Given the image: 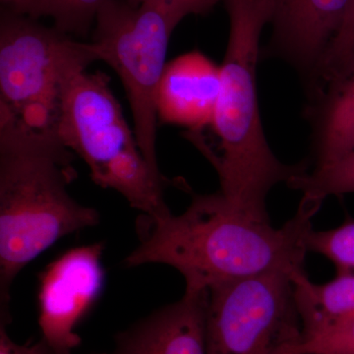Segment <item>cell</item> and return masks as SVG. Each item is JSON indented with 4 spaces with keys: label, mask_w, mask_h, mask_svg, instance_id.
I'll list each match as a JSON object with an SVG mask.
<instances>
[{
    "label": "cell",
    "mask_w": 354,
    "mask_h": 354,
    "mask_svg": "<svg viewBox=\"0 0 354 354\" xmlns=\"http://www.w3.org/2000/svg\"><path fill=\"white\" fill-rule=\"evenodd\" d=\"M307 249L329 259L337 274L354 272V220L332 230H312L307 237Z\"/></svg>",
    "instance_id": "16"
},
{
    "label": "cell",
    "mask_w": 354,
    "mask_h": 354,
    "mask_svg": "<svg viewBox=\"0 0 354 354\" xmlns=\"http://www.w3.org/2000/svg\"><path fill=\"white\" fill-rule=\"evenodd\" d=\"M272 4L270 55L292 65L310 91L346 24L351 0H272Z\"/></svg>",
    "instance_id": "9"
},
{
    "label": "cell",
    "mask_w": 354,
    "mask_h": 354,
    "mask_svg": "<svg viewBox=\"0 0 354 354\" xmlns=\"http://www.w3.org/2000/svg\"><path fill=\"white\" fill-rule=\"evenodd\" d=\"M208 290H185L174 304L115 335L109 354H206Z\"/></svg>",
    "instance_id": "10"
},
{
    "label": "cell",
    "mask_w": 354,
    "mask_h": 354,
    "mask_svg": "<svg viewBox=\"0 0 354 354\" xmlns=\"http://www.w3.org/2000/svg\"><path fill=\"white\" fill-rule=\"evenodd\" d=\"M302 334L285 272L221 283L208 290L206 354H271L293 335Z\"/></svg>",
    "instance_id": "7"
},
{
    "label": "cell",
    "mask_w": 354,
    "mask_h": 354,
    "mask_svg": "<svg viewBox=\"0 0 354 354\" xmlns=\"http://www.w3.org/2000/svg\"><path fill=\"white\" fill-rule=\"evenodd\" d=\"M301 339L302 334L293 335V337L279 344L271 354H313L300 348Z\"/></svg>",
    "instance_id": "21"
},
{
    "label": "cell",
    "mask_w": 354,
    "mask_h": 354,
    "mask_svg": "<svg viewBox=\"0 0 354 354\" xmlns=\"http://www.w3.org/2000/svg\"><path fill=\"white\" fill-rule=\"evenodd\" d=\"M95 62L88 41L0 9V109L27 127L53 130L65 76Z\"/></svg>",
    "instance_id": "6"
},
{
    "label": "cell",
    "mask_w": 354,
    "mask_h": 354,
    "mask_svg": "<svg viewBox=\"0 0 354 354\" xmlns=\"http://www.w3.org/2000/svg\"><path fill=\"white\" fill-rule=\"evenodd\" d=\"M104 245L66 251L44 270L39 290L41 339L57 354H71L81 344L77 326L94 306L104 286Z\"/></svg>",
    "instance_id": "8"
},
{
    "label": "cell",
    "mask_w": 354,
    "mask_h": 354,
    "mask_svg": "<svg viewBox=\"0 0 354 354\" xmlns=\"http://www.w3.org/2000/svg\"><path fill=\"white\" fill-rule=\"evenodd\" d=\"M106 0H0V9L34 20L48 17L58 31L86 38Z\"/></svg>",
    "instance_id": "14"
},
{
    "label": "cell",
    "mask_w": 354,
    "mask_h": 354,
    "mask_svg": "<svg viewBox=\"0 0 354 354\" xmlns=\"http://www.w3.org/2000/svg\"><path fill=\"white\" fill-rule=\"evenodd\" d=\"M221 87V66L200 51L172 59L158 86V120L198 133L213 124Z\"/></svg>",
    "instance_id": "11"
},
{
    "label": "cell",
    "mask_w": 354,
    "mask_h": 354,
    "mask_svg": "<svg viewBox=\"0 0 354 354\" xmlns=\"http://www.w3.org/2000/svg\"><path fill=\"white\" fill-rule=\"evenodd\" d=\"M87 68L76 65L65 76L53 131L82 158L97 185L115 190L147 216L167 215L171 211L164 191L169 179L146 162L109 77L102 72L88 73Z\"/></svg>",
    "instance_id": "4"
},
{
    "label": "cell",
    "mask_w": 354,
    "mask_h": 354,
    "mask_svg": "<svg viewBox=\"0 0 354 354\" xmlns=\"http://www.w3.org/2000/svg\"><path fill=\"white\" fill-rule=\"evenodd\" d=\"M7 325L0 321V354H57L43 339L35 344H17L9 337Z\"/></svg>",
    "instance_id": "20"
},
{
    "label": "cell",
    "mask_w": 354,
    "mask_h": 354,
    "mask_svg": "<svg viewBox=\"0 0 354 354\" xmlns=\"http://www.w3.org/2000/svg\"><path fill=\"white\" fill-rule=\"evenodd\" d=\"M317 164L354 149V48L324 72L309 95Z\"/></svg>",
    "instance_id": "12"
},
{
    "label": "cell",
    "mask_w": 354,
    "mask_h": 354,
    "mask_svg": "<svg viewBox=\"0 0 354 354\" xmlns=\"http://www.w3.org/2000/svg\"><path fill=\"white\" fill-rule=\"evenodd\" d=\"M230 36L221 66V87L212 127L218 152L208 158L221 196L246 215L269 220L272 187L308 171L306 162L286 165L272 153L261 121L257 64L261 35L272 17V0H223Z\"/></svg>",
    "instance_id": "3"
},
{
    "label": "cell",
    "mask_w": 354,
    "mask_h": 354,
    "mask_svg": "<svg viewBox=\"0 0 354 354\" xmlns=\"http://www.w3.org/2000/svg\"><path fill=\"white\" fill-rule=\"evenodd\" d=\"M183 19L156 2L131 6L106 0L88 41L95 62L116 72L127 92L134 132L146 162L162 174L157 160V99L174 29Z\"/></svg>",
    "instance_id": "5"
},
{
    "label": "cell",
    "mask_w": 354,
    "mask_h": 354,
    "mask_svg": "<svg viewBox=\"0 0 354 354\" xmlns=\"http://www.w3.org/2000/svg\"><path fill=\"white\" fill-rule=\"evenodd\" d=\"M354 48V0H351V9L346 24L342 28L341 34L335 39L334 44L328 53L324 62L323 68L335 64V62L346 57Z\"/></svg>",
    "instance_id": "19"
},
{
    "label": "cell",
    "mask_w": 354,
    "mask_h": 354,
    "mask_svg": "<svg viewBox=\"0 0 354 354\" xmlns=\"http://www.w3.org/2000/svg\"><path fill=\"white\" fill-rule=\"evenodd\" d=\"M300 348L313 354H354V317L321 334L301 339Z\"/></svg>",
    "instance_id": "17"
},
{
    "label": "cell",
    "mask_w": 354,
    "mask_h": 354,
    "mask_svg": "<svg viewBox=\"0 0 354 354\" xmlns=\"http://www.w3.org/2000/svg\"><path fill=\"white\" fill-rule=\"evenodd\" d=\"M131 6H138L145 2H156L177 14L181 19L188 15H204L223 0H127Z\"/></svg>",
    "instance_id": "18"
},
{
    "label": "cell",
    "mask_w": 354,
    "mask_h": 354,
    "mask_svg": "<svg viewBox=\"0 0 354 354\" xmlns=\"http://www.w3.org/2000/svg\"><path fill=\"white\" fill-rule=\"evenodd\" d=\"M292 283L302 339L353 318L354 272L337 274L325 283H313L302 274L292 279Z\"/></svg>",
    "instance_id": "13"
},
{
    "label": "cell",
    "mask_w": 354,
    "mask_h": 354,
    "mask_svg": "<svg viewBox=\"0 0 354 354\" xmlns=\"http://www.w3.org/2000/svg\"><path fill=\"white\" fill-rule=\"evenodd\" d=\"M304 197L323 202L329 196L354 193V149L332 162L316 165L311 171L293 176L286 183Z\"/></svg>",
    "instance_id": "15"
},
{
    "label": "cell",
    "mask_w": 354,
    "mask_h": 354,
    "mask_svg": "<svg viewBox=\"0 0 354 354\" xmlns=\"http://www.w3.org/2000/svg\"><path fill=\"white\" fill-rule=\"evenodd\" d=\"M322 202L302 198L281 227L230 206L220 192L194 195L184 213L145 216L140 244L124 259L128 268L162 264L180 272L185 290L213 286L268 272L302 274L307 237Z\"/></svg>",
    "instance_id": "1"
},
{
    "label": "cell",
    "mask_w": 354,
    "mask_h": 354,
    "mask_svg": "<svg viewBox=\"0 0 354 354\" xmlns=\"http://www.w3.org/2000/svg\"><path fill=\"white\" fill-rule=\"evenodd\" d=\"M75 153L53 130L27 127L0 109V320L11 322L16 277L65 236L100 221L71 196Z\"/></svg>",
    "instance_id": "2"
}]
</instances>
